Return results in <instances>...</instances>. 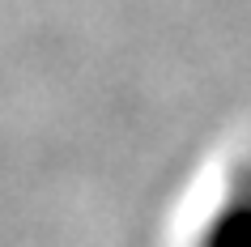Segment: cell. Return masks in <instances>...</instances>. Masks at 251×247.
<instances>
[{
    "mask_svg": "<svg viewBox=\"0 0 251 247\" xmlns=\"http://www.w3.org/2000/svg\"><path fill=\"white\" fill-rule=\"evenodd\" d=\"M200 247H251V170L238 175L222 209L209 218Z\"/></svg>",
    "mask_w": 251,
    "mask_h": 247,
    "instance_id": "1",
    "label": "cell"
}]
</instances>
